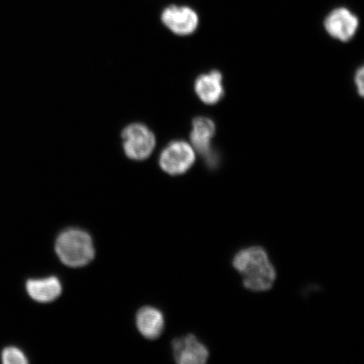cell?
<instances>
[{"label":"cell","mask_w":364,"mask_h":364,"mask_svg":"<svg viewBox=\"0 0 364 364\" xmlns=\"http://www.w3.org/2000/svg\"><path fill=\"white\" fill-rule=\"evenodd\" d=\"M136 326L145 338L154 340L162 334L165 318L158 309L151 306L143 307L136 313Z\"/></svg>","instance_id":"11"},{"label":"cell","mask_w":364,"mask_h":364,"mask_svg":"<svg viewBox=\"0 0 364 364\" xmlns=\"http://www.w3.org/2000/svg\"><path fill=\"white\" fill-rule=\"evenodd\" d=\"M28 363V357L18 346L13 344L4 345L0 349V363L26 364Z\"/></svg>","instance_id":"12"},{"label":"cell","mask_w":364,"mask_h":364,"mask_svg":"<svg viewBox=\"0 0 364 364\" xmlns=\"http://www.w3.org/2000/svg\"><path fill=\"white\" fill-rule=\"evenodd\" d=\"M25 290L28 297L40 304H48L56 300L62 294V284L55 276L29 279L26 281Z\"/></svg>","instance_id":"9"},{"label":"cell","mask_w":364,"mask_h":364,"mask_svg":"<svg viewBox=\"0 0 364 364\" xmlns=\"http://www.w3.org/2000/svg\"><path fill=\"white\" fill-rule=\"evenodd\" d=\"M216 126L215 122L208 117H199L193 122V129L191 131V145L195 152L201 154L209 166L215 165L216 161L213 159L211 141L215 135Z\"/></svg>","instance_id":"7"},{"label":"cell","mask_w":364,"mask_h":364,"mask_svg":"<svg viewBox=\"0 0 364 364\" xmlns=\"http://www.w3.org/2000/svg\"><path fill=\"white\" fill-rule=\"evenodd\" d=\"M172 353L176 362L179 364H203L209 358L206 346L191 334L174 339Z\"/></svg>","instance_id":"6"},{"label":"cell","mask_w":364,"mask_h":364,"mask_svg":"<svg viewBox=\"0 0 364 364\" xmlns=\"http://www.w3.org/2000/svg\"><path fill=\"white\" fill-rule=\"evenodd\" d=\"M121 136L125 156L133 161H145L156 149V135L146 125L140 122L125 127Z\"/></svg>","instance_id":"3"},{"label":"cell","mask_w":364,"mask_h":364,"mask_svg":"<svg viewBox=\"0 0 364 364\" xmlns=\"http://www.w3.org/2000/svg\"><path fill=\"white\" fill-rule=\"evenodd\" d=\"M55 250L60 261L70 267H82L92 262L95 247L92 238L85 230L68 229L58 236Z\"/></svg>","instance_id":"2"},{"label":"cell","mask_w":364,"mask_h":364,"mask_svg":"<svg viewBox=\"0 0 364 364\" xmlns=\"http://www.w3.org/2000/svg\"><path fill=\"white\" fill-rule=\"evenodd\" d=\"M325 26L327 33L334 38L348 42L356 33L358 20L347 9L340 8L332 11L326 18Z\"/></svg>","instance_id":"8"},{"label":"cell","mask_w":364,"mask_h":364,"mask_svg":"<svg viewBox=\"0 0 364 364\" xmlns=\"http://www.w3.org/2000/svg\"><path fill=\"white\" fill-rule=\"evenodd\" d=\"M195 91L201 101L207 105H215L224 97L223 76L218 71L200 75L195 82Z\"/></svg>","instance_id":"10"},{"label":"cell","mask_w":364,"mask_h":364,"mask_svg":"<svg viewBox=\"0 0 364 364\" xmlns=\"http://www.w3.org/2000/svg\"><path fill=\"white\" fill-rule=\"evenodd\" d=\"M161 21L173 34L181 36L193 34L199 22L198 14L193 9L176 4L163 9Z\"/></svg>","instance_id":"5"},{"label":"cell","mask_w":364,"mask_h":364,"mask_svg":"<svg viewBox=\"0 0 364 364\" xmlns=\"http://www.w3.org/2000/svg\"><path fill=\"white\" fill-rule=\"evenodd\" d=\"M363 76H364L363 68L361 67L358 70L356 75H355V84H356L358 93H359V95H361V97H363V89H364L363 88Z\"/></svg>","instance_id":"13"},{"label":"cell","mask_w":364,"mask_h":364,"mask_svg":"<svg viewBox=\"0 0 364 364\" xmlns=\"http://www.w3.org/2000/svg\"><path fill=\"white\" fill-rule=\"evenodd\" d=\"M196 152L190 143L183 140L172 141L162 150L159 157V165L171 176H181L188 172L194 165Z\"/></svg>","instance_id":"4"},{"label":"cell","mask_w":364,"mask_h":364,"mask_svg":"<svg viewBox=\"0 0 364 364\" xmlns=\"http://www.w3.org/2000/svg\"><path fill=\"white\" fill-rule=\"evenodd\" d=\"M233 265L243 277L245 289L254 292L269 290L275 283L277 273L265 250L252 247L235 255Z\"/></svg>","instance_id":"1"}]
</instances>
